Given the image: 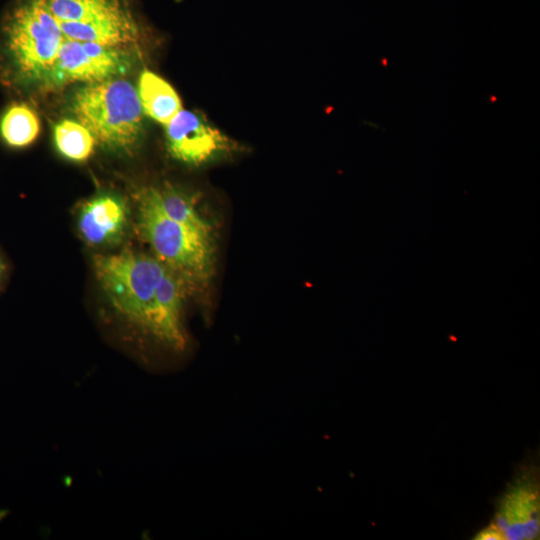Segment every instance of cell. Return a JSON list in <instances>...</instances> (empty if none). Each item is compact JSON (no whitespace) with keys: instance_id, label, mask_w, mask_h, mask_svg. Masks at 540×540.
<instances>
[{"instance_id":"9a60e30c","label":"cell","mask_w":540,"mask_h":540,"mask_svg":"<svg viewBox=\"0 0 540 540\" xmlns=\"http://www.w3.org/2000/svg\"><path fill=\"white\" fill-rule=\"evenodd\" d=\"M5 270H6L5 263H4L3 259L0 256V286H1V284L3 282V279H4Z\"/></svg>"},{"instance_id":"277c9868","label":"cell","mask_w":540,"mask_h":540,"mask_svg":"<svg viewBox=\"0 0 540 540\" xmlns=\"http://www.w3.org/2000/svg\"><path fill=\"white\" fill-rule=\"evenodd\" d=\"M137 228L155 257L184 281L205 283L213 270L212 237L166 216L148 186L135 193Z\"/></svg>"},{"instance_id":"30bf717a","label":"cell","mask_w":540,"mask_h":540,"mask_svg":"<svg viewBox=\"0 0 540 540\" xmlns=\"http://www.w3.org/2000/svg\"><path fill=\"white\" fill-rule=\"evenodd\" d=\"M160 210L169 218L212 237V225L198 208L197 198L170 184L148 186Z\"/></svg>"},{"instance_id":"5bb4252c","label":"cell","mask_w":540,"mask_h":540,"mask_svg":"<svg viewBox=\"0 0 540 540\" xmlns=\"http://www.w3.org/2000/svg\"><path fill=\"white\" fill-rule=\"evenodd\" d=\"M476 540H506L504 533L493 522L481 530L475 537Z\"/></svg>"},{"instance_id":"52a82bcc","label":"cell","mask_w":540,"mask_h":540,"mask_svg":"<svg viewBox=\"0 0 540 540\" xmlns=\"http://www.w3.org/2000/svg\"><path fill=\"white\" fill-rule=\"evenodd\" d=\"M170 155L181 163L200 166L238 149L227 137L197 112L181 110L165 125Z\"/></svg>"},{"instance_id":"8fae6325","label":"cell","mask_w":540,"mask_h":540,"mask_svg":"<svg viewBox=\"0 0 540 540\" xmlns=\"http://www.w3.org/2000/svg\"><path fill=\"white\" fill-rule=\"evenodd\" d=\"M137 92L143 113L163 125L168 124L182 110L175 89L152 71L144 70L141 73Z\"/></svg>"},{"instance_id":"9c48e42d","label":"cell","mask_w":540,"mask_h":540,"mask_svg":"<svg viewBox=\"0 0 540 540\" xmlns=\"http://www.w3.org/2000/svg\"><path fill=\"white\" fill-rule=\"evenodd\" d=\"M128 217V206L123 198L111 193H101L82 205L78 215V228L88 244L112 245L122 239Z\"/></svg>"},{"instance_id":"6da1fadb","label":"cell","mask_w":540,"mask_h":540,"mask_svg":"<svg viewBox=\"0 0 540 540\" xmlns=\"http://www.w3.org/2000/svg\"><path fill=\"white\" fill-rule=\"evenodd\" d=\"M3 76L12 85L44 91L64 39L45 0H17L1 29Z\"/></svg>"},{"instance_id":"ba28073f","label":"cell","mask_w":540,"mask_h":540,"mask_svg":"<svg viewBox=\"0 0 540 540\" xmlns=\"http://www.w3.org/2000/svg\"><path fill=\"white\" fill-rule=\"evenodd\" d=\"M506 539H535L539 535V483L536 471L526 470L500 499L492 521Z\"/></svg>"},{"instance_id":"4fadbf2b","label":"cell","mask_w":540,"mask_h":540,"mask_svg":"<svg viewBox=\"0 0 540 540\" xmlns=\"http://www.w3.org/2000/svg\"><path fill=\"white\" fill-rule=\"evenodd\" d=\"M57 150L67 159L84 161L93 152L96 140L78 120L63 119L54 126Z\"/></svg>"},{"instance_id":"7a4b0ae2","label":"cell","mask_w":540,"mask_h":540,"mask_svg":"<svg viewBox=\"0 0 540 540\" xmlns=\"http://www.w3.org/2000/svg\"><path fill=\"white\" fill-rule=\"evenodd\" d=\"M93 267L114 310L127 322L156 338L162 283L169 267L156 257L131 250L96 255Z\"/></svg>"},{"instance_id":"7c38bea8","label":"cell","mask_w":540,"mask_h":540,"mask_svg":"<svg viewBox=\"0 0 540 540\" xmlns=\"http://www.w3.org/2000/svg\"><path fill=\"white\" fill-rule=\"evenodd\" d=\"M39 131L40 122L37 114L24 103L12 104L0 120V135L6 144L14 148L31 144Z\"/></svg>"},{"instance_id":"3957f363","label":"cell","mask_w":540,"mask_h":540,"mask_svg":"<svg viewBox=\"0 0 540 540\" xmlns=\"http://www.w3.org/2000/svg\"><path fill=\"white\" fill-rule=\"evenodd\" d=\"M71 110L108 149L130 154L140 143L144 113L137 88L125 79L84 84L73 95Z\"/></svg>"},{"instance_id":"5b68a950","label":"cell","mask_w":540,"mask_h":540,"mask_svg":"<svg viewBox=\"0 0 540 540\" xmlns=\"http://www.w3.org/2000/svg\"><path fill=\"white\" fill-rule=\"evenodd\" d=\"M67 41L138 50L140 26L124 0H45Z\"/></svg>"},{"instance_id":"8992f818","label":"cell","mask_w":540,"mask_h":540,"mask_svg":"<svg viewBox=\"0 0 540 540\" xmlns=\"http://www.w3.org/2000/svg\"><path fill=\"white\" fill-rule=\"evenodd\" d=\"M137 51L94 42H68L59 51L44 91L122 76L134 66Z\"/></svg>"}]
</instances>
